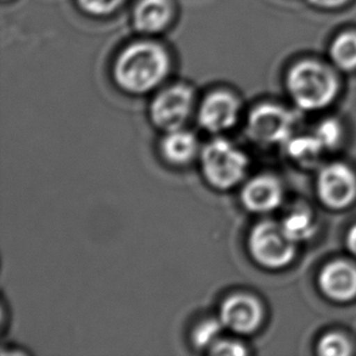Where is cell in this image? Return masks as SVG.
<instances>
[{"mask_svg": "<svg viewBox=\"0 0 356 356\" xmlns=\"http://www.w3.org/2000/svg\"><path fill=\"white\" fill-rule=\"evenodd\" d=\"M243 207L252 213L274 211L282 201V188L270 175H258L245 184L241 193Z\"/></svg>", "mask_w": 356, "mask_h": 356, "instance_id": "30bf717a", "label": "cell"}, {"mask_svg": "<svg viewBox=\"0 0 356 356\" xmlns=\"http://www.w3.org/2000/svg\"><path fill=\"white\" fill-rule=\"evenodd\" d=\"M195 108V90L185 83L164 88L154 97L149 117L164 133L181 129Z\"/></svg>", "mask_w": 356, "mask_h": 356, "instance_id": "5b68a950", "label": "cell"}, {"mask_svg": "<svg viewBox=\"0 0 356 356\" xmlns=\"http://www.w3.org/2000/svg\"><path fill=\"white\" fill-rule=\"evenodd\" d=\"M208 354H211V355L243 356L250 354V352L245 344L238 339L225 338L222 336L214 346L209 348Z\"/></svg>", "mask_w": 356, "mask_h": 356, "instance_id": "44dd1931", "label": "cell"}, {"mask_svg": "<svg viewBox=\"0 0 356 356\" xmlns=\"http://www.w3.org/2000/svg\"><path fill=\"white\" fill-rule=\"evenodd\" d=\"M77 3L86 14L104 17L116 13L124 0H77Z\"/></svg>", "mask_w": 356, "mask_h": 356, "instance_id": "d6986e66", "label": "cell"}, {"mask_svg": "<svg viewBox=\"0 0 356 356\" xmlns=\"http://www.w3.org/2000/svg\"><path fill=\"white\" fill-rule=\"evenodd\" d=\"M219 318L227 331L241 336L255 332L264 318L259 300L245 293H235L222 300Z\"/></svg>", "mask_w": 356, "mask_h": 356, "instance_id": "ba28073f", "label": "cell"}, {"mask_svg": "<svg viewBox=\"0 0 356 356\" xmlns=\"http://www.w3.org/2000/svg\"><path fill=\"white\" fill-rule=\"evenodd\" d=\"M318 352L323 356H346L350 353V344L341 334L331 333L320 341Z\"/></svg>", "mask_w": 356, "mask_h": 356, "instance_id": "ac0fdd59", "label": "cell"}, {"mask_svg": "<svg viewBox=\"0 0 356 356\" xmlns=\"http://www.w3.org/2000/svg\"><path fill=\"white\" fill-rule=\"evenodd\" d=\"M323 149L316 136H299L286 143L287 154L299 163H315Z\"/></svg>", "mask_w": 356, "mask_h": 356, "instance_id": "2e32d148", "label": "cell"}, {"mask_svg": "<svg viewBox=\"0 0 356 356\" xmlns=\"http://www.w3.org/2000/svg\"><path fill=\"white\" fill-rule=\"evenodd\" d=\"M241 112L240 99L229 90L208 94L198 107V124L211 134H219L236 124Z\"/></svg>", "mask_w": 356, "mask_h": 356, "instance_id": "52a82bcc", "label": "cell"}, {"mask_svg": "<svg viewBox=\"0 0 356 356\" xmlns=\"http://www.w3.org/2000/svg\"><path fill=\"white\" fill-rule=\"evenodd\" d=\"M347 245L349 250L356 257V225L352 227L347 237Z\"/></svg>", "mask_w": 356, "mask_h": 356, "instance_id": "603a6c76", "label": "cell"}, {"mask_svg": "<svg viewBox=\"0 0 356 356\" xmlns=\"http://www.w3.org/2000/svg\"><path fill=\"white\" fill-rule=\"evenodd\" d=\"M286 84L292 100L307 111L328 106L339 88L331 68L315 60H303L293 65L287 74Z\"/></svg>", "mask_w": 356, "mask_h": 356, "instance_id": "7a4b0ae2", "label": "cell"}, {"mask_svg": "<svg viewBox=\"0 0 356 356\" xmlns=\"http://www.w3.org/2000/svg\"><path fill=\"white\" fill-rule=\"evenodd\" d=\"M248 250L260 266L281 269L293 259L294 242L284 234L281 224L261 222L250 230Z\"/></svg>", "mask_w": 356, "mask_h": 356, "instance_id": "277c9868", "label": "cell"}, {"mask_svg": "<svg viewBox=\"0 0 356 356\" xmlns=\"http://www.w3.org/2000/svg\"><path fill=\"white\" fill-rule=\"evenodd\" d=\"M341 135H342L341 125L338 124L337 120H323L318 124L315 131V136L318 138L325 149L334 147L341 139Z\"/></svg>", "mask_w": 356, "mask_h": 356, "instance_id": "ffe728a7", "label": "cell"}, {"mask_svg": "<svg viewBox=\"0 0 356 356\" xmlns=\"http://www.w3.org/2000/svg\"><path fill=\"white\" fill-rule=\"evenodd\" d=\"M320 287L328 298L347 302L356 296V269L347 261H333L320 274Z\"/></svg>", "mask_w": 356, "mask_h": 356, "instance_id": "8fae6325", "label": "cell"}, {"mask_svg": "<svg viewBox=\"0 0 356 356\" xmlns=\"http://www.w3.org/2000/svg\"><path fill=\"white\" fill-rule=\"evenodd\" d=\"M318 197L327 207H347L355 197V177L344 164H330L318 174Z\"/></svg>", "mask_w": 356, "mask_h": 356, "instance_id": "9c48e42d", "label": "cell"}, {"mask_svg": "<svg viewBox=\"0 0 356 356\" xmlns=\"http://www.w3.org/2000/svg\"><path fill=\"white\" fill-rule=\"evenodd\" d=\"M330 58L341 71L356 70V32L347 31L334 37L330 45Z\"/></svg>", "mask_w": 356, "mask_h": 356, "instance_id": "5bb4252c", "label": "cell"}, {"mask_svg": "<svg viewBox=\"0 0 356 356\" xmlns=\"http://www.w3.org/2000/svg\"><path fill=\"white\" fill-rule=\"evenodd\" d=\"M203 178L213 188L227 191L245 179L248 159L242 149L227 139H214L200 154Z\"/></svg>", "mask_w": 356, "mask_h": 356, "instance_id": "3957f363", "label": "cell"}, {"mask_svg": "<svg viewBox=\"0 0 356 356\" xmlns=\"http://www.w3.org/2000/svg\"><path fill=\"white\" fill-rule=\"evenodd\" d=\"M170 66V56L162 44L138 40L120 51L112 74L120 90L130 95H144L165 81Z\"/></svg>", "mask_w": 356, "mask_h": 356, "instance_id": "6da1fadb", "label": "cell"}, {"mask_svg": "<svg viewBox=\"0 0 356 356\" xmlns=\"http://www.w3.org/2000/svg\"><path fill=\"white\" fill-rule=\"evenodd\" d=\"M349 0H308V3L321 9H337L347 4Z\"/></svg>", "mask_w": 356, "mask_h": 356, "instance_id": "7402d4cb", "label": "cell"}, {"mask_svg": "<svg viewBox=\"0 0 356 356\" xmlns=\"http://www.w3.org/2000/svg\"><path fill=\"white\" fill-rule=\"evenodd\" d=\"M174 17L172 0H139L133 11V26L143 34H157L168 27Z\"/></svg>", "mask_w": 356, "mask_h": 356, "instance_id": "4fadbf2b", "label": "cell"}, {"mask_svg": "<svg viewBox=\"0 0 356 356\" xmlns=\"http://www.w3.org/2000/svg\"><path fill=\"white\" fill-rule=\"evenodd\" d=\"M281 227L284 229V234L296 242L305 241L313 236L315 232V225L310 213L305 211H296L291 213L289 217L284 218L281 222Z\"/></svg>", "mask_w": 356, "mask_h": 356, "instance_id": "e0dca14e", "label": "cell"}, {"mask_svg": "<svg viewBox=\"0 0 356 356\" xmlns=\"http://www.w3.org/2000/svg\"><path fill=\"white\" fill-rule=\"evenodd\" d=\"M201 149L197 136L184 128L167 131L159 143L161 156L174 167H184L191 163L200 156Z\"/></svg>", "mask_w": 356, "mask_h": 356, "instance_id": "7c38bea8", "label": "cell"}, {"mask_svg": "<svg viewBox=\"0 0 356 356\" xmlns=\"http://www.w3.org/2000/svg\"><path fill=\"white\" fill-rule=\"evenodd\" d=\"M225 327L220 318H204L195 326L191 332V342L197 350H209V348L224 336Z\"/></svg>", "mask_w": 356, "mask_h": 356, "instance_id": "9a60e30c", "label": "cell"}, {"mask_svg": "<svg viewBox=\"0 0 356 356\" xmlns=\"http://www.w3.org/2000/svg\"><path fill=\"white\" fill-rule=\"evenodd\" d=\"M296 118L276 104H261L252 110L245 130L250 139L261 145L286 144L292 135Z\"/></svg>", "mask_w": 356, "mask_h": 356, "instance_id": "8992f818", "label": "cell"}]
</instances>
